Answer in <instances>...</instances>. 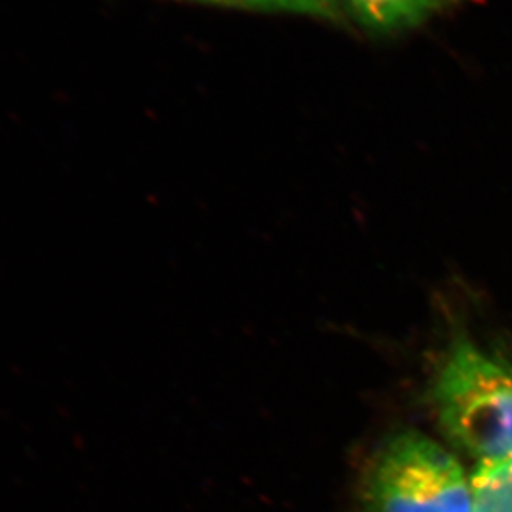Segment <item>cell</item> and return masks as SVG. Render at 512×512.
I'll list each match as a JSON object with an SVG mask.
<instances>
[{"mask_svg": "<svg viewBox=\"0 0 512 512\" xmlns=\"http://www.w3.org/2000/svg\"><path fill=\"white\" fill-rule=\"evenodd\" d=\"M449 441L479 463L512 458V368L473 341H454L433 383Z\"/></svg>", "mask_w": 512, "mask_h": 512, "instance_id": "1", "label": "cell"}, {"mask_svg": "<svg viewBox=\"0 0 512 512\" xmlns=\"http://www.w3.org/2000/svg\"><path fill=\"white\" fill-rule=\"evenodd\" d=\"M365 501L371 512H473V486L448 449L404 431L371 459Z\"/></svg>", "mask_w": 512, "mask_h": 512, "instance_id": "2", "label": "cell"}, {"mask_svg": "<svg viewBox=\"0 0 512 512\" xmlns=\"http://www.w3.org/2000/svg\"><path fill=\"white\" fill-rule=\"evenodd\" d=\"M471 486L473 512H512V458L479 463Z\"/></svg>", "mask_w": 512, "mask_h": 512, "instance_id": "4", "label": "cell"}, {"mask_svg": "<svg viewBox=\"0 0 512 512\" xmlns=\"http://www.w3.org/2000/svg\"><path fill=\"white\" fill-rule=\"evenodd\" d=\"M356 17L380 32L411 29L431 19L449 0H345Z\"/></svg>", "mask_w": 512, "mask_h": 512, "instance_id": "3", "label": "cell"}, {"mask_svg": "<svg viewBox=\"0 0 512 512\" xmlns=\"http://www.w3.org/2000/svg\"><path fill=\"white\" fill-rule=\"evenodd\" d=\"M325 15V19H338L340 17V0H308Z\"/></svg>", "mask_w": 512, "mask_h": 512, "instance_id": "6", "label": "cell"}, {"mask_svg": "<svg viewBox=\"0 0 512 512\" xmlns=\"http://www.w3.org/2000/svg\"><path fill=\"white\" fill-rule=\"evenodd\" d=\"M193 4L217 5L227 9L253 10V12H268V14H295L321 17V10L308 0H182Z\"/></svg>", "mask_w": 512, "mask_h": 512, "instance_id": "5", "label": "cell"}]
</instances>
